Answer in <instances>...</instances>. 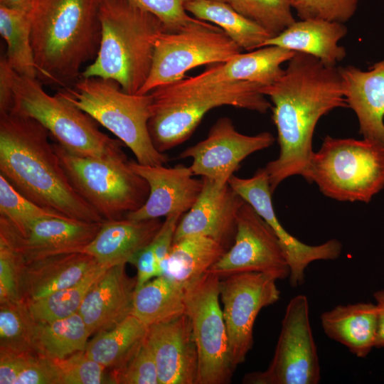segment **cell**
<instances>
[{
	"label": "cell",
	"instance_id": "c3c4849f",
	"mask_svg": "<svg viewBox=\"0 0 384 384\" xmlns=\"http://www.w3.org/2000/svg\"><path fill=\"white\" fill-rule=\"evenodd\" d=\"M33 0H0V6L9 9L29 11Z\"/></svg>",
	"mask_w": 384,
	"mask_h": 384
},
{
	"label": "cell",
	"instance_id": "bcb514c9",
	"mask_svg": "<svg viewBox=\"0 0 384 384\" xmlns=\"http://www.w3.org/2000/svg\"><path fill=\"white\" fill-rule=\"evenodd\" d=\"M13 74L4 55L0 60V114L10 112L14 106Z\"/></svg>",
	"mask_w": 384,
	"mask_h": 384
},
{
	"label": "cell",
	"instance_id": "ffe728a7",
	"mask_svg": "<svg viewBox=\"0 0 384 384\" xmlns=\"http://www.w3.org/2000/svg\"><path fill=\"white\" fill-rule=\"evenodd\" d=\"M146 339L154 357L159 384H196L198 353L186 314L149 326Z\"/></svg>",
	"mask_w": 384,
	"mask_h": 384
},
{
	"label": "cell",
	"instance_id": "5b68a950",
	"mask_svg": "<svg viewBox=\"0 0 384 384\" xmlns=\"http://www.w3.org/2000/svg\"><path fill=\"white\" fill-rule=\"evenodd\" d=\"M247 82H223L184 87L176 82L151 92L153 102L148 127L156 149L162 153L188 140L210 110L231 106L260 113L272 108L259 89Z\"/></svg>",
	"mask_w": 384,
	"mask_h": 384
},
{
	"label": "cell",
	"instance_id": "277c9868",
	"mask_svg": "<svg viewBox=\"0 0 384 384\" xmlns=\"http://www.w3.org/2000/svg\"><path fill=\"white\" fill-rule=\"evenodd\" d=\"M100 21V48L81 77L112 80L125 92L138 94L151 70L156 39L166 31L163 23L128 0H104Z\"/></svg>",
	"mask_w": 384,
	"mask_h": 384
},
{
	"label": "cell",
	"instance_id": "3957f363",
	"mask_svg": "<svg viewBox=\"0 0 384 384\" xmlns=\"http://www.w3.org/2000/svg\"><path fill=\"white\" fill-rule=\"evenodd\" d=\"M104 0H33L28 11L37 79L64 89L92 61L101 41Z\"/></svg>",
	"mask_w": 384,
	"mask_h": 384
},
{
	"label": "cell",
	"instance_id": "f546056e",
	"mask_svg": "<svg viewBox=\"0 0 384 384\" xmlns=\"http://www.w3.org/2000/svg\"><path fill=\"white\" fill-rule=\"evenodd\" d=\"M185 289L170 279L156 277L135 290L132 314L148 326L185 314Z\"/></svg>",
	"mask_w": 384,
	"mask_h": 384
},
{
	"label": "cell",
	"instance_id": "b9f144b4",
	"mask_svg": "<svg viewBox=\"0 0 384 384\" xmlns=\"http://www.w3.org/2000/svg\"><path fill=\"white\" fill-rule=\"evenodd\" d=\"M135 6L157 17L166 31L176 32L192 26L200 19L190 16L186 10L191 0H128Z\"/></svg>",
	"mask_w": 384,
	"mask_h": 384
},
{
	"label": "cell",
	"instance_id": "8fae6325",
	"mask_svg": "<svg viewBox=\"0 0 384 384\" xmlns=\"http://www.w3.org/2000/svg\"><path fill=\"white\" fill-rule=\"evenodd\" d=\"M218 275L207 272L185 289L188 316L198 353L196 384H227L233 372Z\"/></svg>",
	"mask_w": 384,
	"mask_h": 384
},
{
	"label": "cell",
	"instance_id": "d4e9b609",
	"mask_svg": "<svg viewBox=\"0 0 384 384\" xmlns=\"http://www.w3.org/2000/svg\"><path fill=\"white\" fill-rule=\"evenodd\" d=\"M162 223L159 218L105 220L82 251L107 267L132 263L136 255L152 242Z\"/></svg>",
	"mask_w": 384,
	"mask_h": 384
},
{
	"label": "cell",
	"instance_id": "4fadbf2b",
	"mask_svg": "<svg viewBox=\"0 0 384 384\" xmlns=\"http://www.w3.org/2000/svg\"><path fill=\"white\" fill-rule=\"evenodd\" d=\"M277 280L255 272L233 274L220 279V297L234 370L243 363L253 346V327L260 311L279 301Z\"/></svg>",
	"mask_w": 384,
	"mask_h": 384
},
{
	"label": "cell",
	"instance_id": "1f68e13d",
	"mask_svg": "<svg viewBox=\"0 0 384 384\" xmlns=\"http://www.w3.org/2000/svg\"><path fill=\"white\" fill-rule=\"evenodd\" d=\"M90 335L78 312L63 319L36 323V350L40 356L46 358H63L85 351Z\"/></svg>",
	"mask_w": 384,
	"mask_h": 384
},
{
	"label": "cell",
	"instance_id": "d590c367",
	"mask_svg": "<svg viewBox=\"0 0 384 384\" xmlns=\"http://www.w3.org/2000/svg\"><path fill=\"white\" fill-rule=\"evenodd\" d=\"M0 383L55 384V379L48 358L0 351Z\"/></svg>",
	"mask_w": 384,
	"mask_h": 384
},
{
	"label": "cell",
	"instance_id": "6da1fadb",
	"mask_svg": "<svg viewBox=\"0 0 384 384\" xmlns=\"http://www.w3.org/2000/svg\"><path fill=\"white\" fill-rule=\"evenodd\" d=\"M259 90L273 104L280 149L278 158L265 167L273 193L290 176L306 178L317 122L333 110L348 106L338 67L301 52H295L275 82Z\"/></svg>",
	"mask_w": 384,
	"mask_h": 384
},
{
	"label": "cell",
	"instance_id": "8d00e7d4",
	"mask_svg": "<svg viewBox=\"0 0 384 384\" xmlns=\"http://www.w3.org/2000/svg\"><path fill=\"white\" fill-rule=\"evenodd\" d=\"M229 4L272 37L281 33L296 21L290 0H230Z\"/></svg>",
	"mask_w": 384,
	"mask_h": 384
},
{
	"label": "cell",
	"instance_id": "7dc6e473",
	"mask_svg": "<svg viewBox=\"0 0 384 384\" xmlns=\"http://www.w3.org/2000/svg\"><path fill=\"white\" fill-rule=\"evenodd\" d=\"M378 308V330L375 348H384V289L373 294Z\"/></svg>",
	"mask_w": 384,
	"mask_h": 384
},
{
	"label": "cell",
	"instance_id": "8992f818",
	"mask_svg": "<svg viewBox=\"0 0 384 384\" xmlns=\"http://www.w3.org/2000/svg\"><path fill=\"white\" fill-rule=\"evenodd\" d=\"M57 92L115 135L139 164L164 165L169 160L156 149L150 137L151 92L129 94L117 82L96 77H80Z\"/></svg>",
	"mask_w": 384,
	"mask_h": 384
},
{
	"label": "cell",
	"instance_id": "ee69618b",
	"mask_svg": "<svg viewBox=\"0 0 384 384\" xmlns=\"http://www.w3.org/2000/svg\"><path fill=\"white\" fill-rule=\"evenodd\" d=\"M182 215L176 213L165 218L161 227L151 242L159 265L167 257L170 252L174 241L176 228Z\"/></svg>",
	"mask_w": 384,
	"mask_h": 384
},
{
	"label": "cell",
	"instance_id": "d6986e66",
	"mask_svg": "<svg viewBox=\"0 0 384 384\" xmlns=\"http://www.w3.org/2000/svg\"><path fill=\"white\" fill-rule=\"evenodd\" d=\"M201 192L191 208L184 213L177 225L174 241L200 235L212 238L227 249L234 240L238 212L245 201L228 183L220 186L202 177Z\"/></svg>",
	"mask_w": 384,
	"mask_h": 384
},
{
	"label": "cell",
	"instance_id": "44dd1931",
	"mask_svg": "<svg viewBox=\"0 0 384 384\" xmlns=\"http://www.w3.org/2000/svg\"><path fill=\"white\" fill-rule=\"evenodd\" d=\"M19 255V288L21 299L26 303L76 284L99 265L84 251L29 259Z\"/></svg>",
	"mask_w": 384,
	"mask_h": 384
},
{
	"label": "cell",
	"instance_id": "9c48e42d",
	"mask_svg": "<svg viewBox=\"0 0 384 384\" xmlns=\"http://www.w3.org/2000/svg\"><path fill=\"white\" fill-rule=\"evenodd\" d=\"M74 189L105 220L124 218L146 202L149 186L126 159H105L74 154L53 144Z\"/></svg>",
	"mask_w": 384,
	"mask_h": 384
},
{
	"label": "cell",
	"instance_id": "4dcf8cb0",
	"mask_svg": "<svg viewBox=\"0 0 384 384\" xmlns=\"http://www.w3.org/2000/svg\"><path fill=\"white\" fill-rule=\"evenodd\" d=\"M149 326L129 314L116 326L97 333L85 350L88 357L106 368L122 365L145 338Z\"/></svg>",
	"mask_w": 384,
	"mask_h": 384
},
{
	"label": "cell",
	"instance_id": "ac0fdd59",
	"mask_svg": "<svg viewBox=\"0 0 384 384\" xmlns=\"http://www.w3.org/2000/svg\"><path fill=\"white\" fill-rule=\"evenodd\" d=\"M132 169L149 184V193L145 203L125 218L132 220L156 219L188 211L198 199L203 178L193 176L189 166L178 164L144 165L130 161Z\"/></svg>",
	"mask_w": 384,
	"mask_h": 384
},
{
	"label": "cell",
	"instance_id": "f1b7e54d",
	"mask_svg": "<svg viewBox=\"0 0 384 384\" xmlns=\"http://www.w3.org/2000/svg\"><path fill=\"white\" fill-rule=\"evenodd\" d=\"M186 10L195 18L220 27L242 50L262 48L272 36L262 27L239 14L229 3L191 0Z\"/></svg>",
	"mask_w": 384,
	"mask_h": 384
},
{
	"label": "cell",
	"instance_id": "836d02e7",
	"mask_svg": "<svg viewBox=\"0 0 384 384\" xmlns=\"http://www.w3.org/2000/svg\"><path fill=\"white\" fill-rule=\"evenodd\" d=\"M107 268L99 264L76 284L26 303L34 321L49 322L78 312L87 293Z\"/></svg>",
	"mask_w": 384,
	"mask_h": 384
},
{
	"label": "cell",
	"instance_id": "e0dca14e",
	"mask_svg": "<svg viewBox=\"0 0 384 384\" xmlns=\"http://www.w3.org/2000/svg\"><path fill=\"white\" fill-rule=\"evenodd\" d=\"M102 223H89L66 217H46L32 222L20 234L5 218L0 217V236L23 258L29 259L82 251L95 238Z\"/></svg>",
	"mask_w": 384,
	"mask_h": 384
},
{
	"label": "cell",
	"instance_id": "f6af8a7d",
	"mask_svg": "<svg viewBox=\"0 0 384 384\" xmlns=\"http://www.w3.org/2000/svg\"><path fill=\"white\" fill-rule=\"evenodd\" d=\"M132 263L137 270L136 289L161 275L160 265L155 256L151 242L136 255Z\"/></svg>",
	"mask_w": 384,
	"mask_h": 384
},
{
	"label": "cell",
	"instance_id": "7a4b0ae2",
	"mask_svg": "<svg viewBox=\"0 0 384 384\" xmlns=\"http://www.w3.org/2000/svg\"><path fill=\"white\" fill-rule=\"evenodd\" d=\"M50 136L33 118L0 114V174L41 207L77 220L105 221L71 185Z\"/></svg>",
	"mask_w": 384,
	"mask_h": 384
},
{
	"label": "cell",
	"instance_id": "603a6c76",
	"mask_svg": "<svg viewBox=\"0 0 384 384\" xmlns=\"http://www.w3.org/2000/svg\"><path fill=\"white\" fill-rule=\"evenodd\" d=\"M348 107L356 113L359 132L384 146V59L367 70L338 67Z\"/></svg>",
	"mask_w": 384,
	"mask_h": 384
},
{
	"label": "cell",
	"instance_id": "ba28073f",
	"mask_svg": "<svg viewBox=\"0 0 384 384\" xmlns=\"http://www.w3.org/2000/svg\"><path fill=\"white\" fill-rule=\"evenodd\" d=\"M305 179L329 198L368 203L384 187V146L366 139L326 136Z\"/></svg>",
	"mask_w": 384,
	"mask_h": 384
},
{
	"label": "cell",
	"instance_id": "5bb4252c",
	"mask_svg": "<svg viewBox=\"0 0 384 384\" xmlns=\"http://www.w3.org/2000/svg\"><path fill=\"white\" fill-rule=\"evenodd\" d=\"M232 246L208 270L220 278L255 272L277 280L289 276V267L272 228L247 202L240 208Z\"/></svg>",
	"mask_w": 384,
	"mask_h": 384
},
{
	"label": "cell",
	"instance_id": "74e56055",
	"mask_svg": "<svg viewBox=\"0 0 384 384\" xmlns=\"http://www.w3.org/2000/svg\"><path fill=\"white\" fill-rule=\"evenodd\" d=\"M0 217L5 218L21 234L37 219L65 216L33 203L0 174Z\"/></svg>",
	"mask_w": 384,
	"mask_h": 384
},
{
	"label": "cell",
	"instance_id": "30bf717a",
	"mask_svg": "<svg viewBox=\"0 0 384 384\" xmlns=\"http://www.w3.org/2000/svg\"><path fill=\"white\" fill-rule=\"evenodd\" d=\"M242 50L220 27L205 21L176 32L164 31L156 39L151 70L138 94L181 80L191 69L225 62Z\"/></svg>",
	"mask_w": 384,
	"mask_h": 384
},
{
	"label": "cell",
	"instance_id": "f35d334b",
	"mask_svg": "<svg viewBox=\"0 0 384 384\" xmlns=\"http://www.w3.org/2000/svg\"><path fill=\"white\" fill-rule=\"evenodd\" d=\"M48 359L55 384L111 383L106 368L87 356L85 351L60 359Z\"/></svg>",
	"mask_w": 384,
	"mask_h": 384
},
{
	"label": "cell",
	"instance_id": "484cf974",
	"mask_svg": "<svg viewBox=\"0 0 384 384\" xmlns=\"http://www.w3.org/2000/svg\"><path fill=\"white\" fill-rule=\"evenodd\" d=\"M347 32L343 23L299 19L279 35L267 39L262 47L279 46L311 55L328 66H336L346 55L345 48L338 43Z\"/></svg>",
	"mask_w": 384,
	"mask_h": 384
},
{
	"label": "cell",
	"instance_id": "83f0119b",
	"mask_svg": "<svg viewBox=\"0 0 384 384\" xmlns=\"http://www.w3.org/2000/svg\"><path fill=\"white\" fill-rule=\"evenodd\" d=\"M227 250L208 237L181 238L174 242L167 257L161 263V275L186 289L207 273Z\"/></svg>",
	"mask_w": 384,
	"mask_h": 384
},
{
	"label": "cell",
	"instance_id": "9a60e30c",
	"mask_svg": "<svg viewBox=\"0 0 384 384\" xmlns=\"http://www.w3.org/2000/svg\"><path fill=\"white\" fill-rule=\"evenodd\" d=\"M230 188L268 223L277 235L289 267V284L301 286L308 265L317 260H334L342 251V245L331 239L318 245L305 244L292 235L277 219L272 201L269 176L265 168L259 169L250 178L233 175L228 180Z\"/></svg>",
	"mask_w": 384,
	"mask_h": 384
},
{
	"label": "cell",
	"instance_id": "cb8c5ba5",
	"mask_svg": "<svg viewBox=\"0 0 384 384\" xmlns=\"http://www.w3.org/2000/svg\"><path fill=\"white\" fill-rule=\"evenodd\" d=\"M279 46H267L247 53H240L228 60L215 63L203 73L175 82L184 87L223 82L247 81L261 85L275 82L284 73L281 65L294 55Z\"/></svg>",
	"mask_w": 384,
	"mask_h": 384
},
{
	"label": "cell",
	"instance_id": "7bdbcfd3",
	"mask_svg": "<svg viewBox=\"0 0 384 384\" xmlns=\"http://www.w3.org/2000/svg\"><path fill=\"white\" fill-rule=\"evenodd\" d=\"M19 253L0 236V302L21 301Z\"/></svg>",
	"mask_w": 384,
	"mask_h": 384
},
{
	"label": "cell",
	"instance_id": "d6a6232c",
	"mask_svg": "<svg viewBox=\"0 0 384 384\" xmlns=\"http://www.w3.org/2000/svg\"><path fill=\"white\" fill-rule=\"evenodd\" d=\"M0 33L6 43L4 56L11 68L37 78L28 11L0 6Z\"/></svg>",
	"mask_w": 384,
	"mask_h": 384
},
{
	"label": "cell",
	"instance_id": "60d3db41",
	"mask_svg": "<svg viewBox=\"0 0 384 384\" xmlns=\"http://www.w3.org/2000/svg\"><path fill=\"white\" fill-rule=\"evenodd\" d=\"M301 20H324L345 23L355 14L358 0H290Z\"/></svg>",
	"mask_w": 384,
	"mask_h": 384
},
{
	"label": "cell",
	"instance_id": "7402d4cb",
	"mask_svg": "<svg viewBox=\"0 0 384 384\" xmlns=\"http://www.w3.org/2000/svg\"><path fill=\"white\" fill-rule=\"evenodd\" d=\"M136 286L137 278L127 275L125 264L107 268L78 310L91 334L116 326L132 314Z\"/></svg>",
	"mask_w": 384,
	"mask_h": 384
},
{
	"label": "cell",
	"instance_id": "e575fe53",
	"mask_svg": "<svg viewBox=\"0 0 384 384\" xmlns=\"http://www.w3.org/2000/svg\"><path fill=\"white\" fill-rule=\"evenodd\" d=\"M36 321L23 300L0 302V351L39 355Z\"/></svg>",
	"mask_w": 384,
	"mask_h": 384
},
{
	"label": "cell",
	"instance_id": "2e32d148",
	"mask_svg": "<svg viewBox=\"0 0 384 384\" xmlns=\"http://www.w3.org/2000/svg\"><path fill=\"white\" fill-rule=\"evenodd\" d=\"M274 142V137L270 132L245 135L235 129L231 119L222 117L210 127L206 139L186 149L178 156L192 159L189 168L194 176L223 186L228 183L242 161Z\"/></svg>",
	"mask_w": 384,
	"mask_h": 384
},
{
	"label": "cell",
	"instance_id": "681fc988",
	"mask_svg": "<svg viewBox=\"0 0 384 384\" xmlns=\"http://www.w3.org/2000/svg\"><path fill=\"white\" fill-rule=\"evenodd\" d=\"M216 1H224V2H227V3H229V1H230V0H216Z\"/></svg>",
	"mask_w": 384,
	"mask_h": 384
},
{
	"label": "cell",
	"instance_id": "4316f807",
	"mask_svg": "<svg viewBox=\"0 0 384 384\" xmlns=\"http://www.w3.org/2000/svg\"><path fill=\"white\" fill-rule=\"evenodd\" d=\"M320 319L326 335L356 357L363 358L375 348L378 330L375 304L338 305L323 312Z\"/></svg>",
	"mask_w": 384,
	"mask_h": 384
},
{
	"label": "cell",
	"instance_id": "52a82bcc",
	"mask_svg": "<svg viewBox=\"0 0 384 384\" xmlns=\"http://www.w3.org/2000/svg\"><path fill=\"white\" fill-rule=\"evenodd\" d=\"M13 89L11 112L36 119L67 151L105 159L127 158L120 140L101 132L94 119L58 92L49 95L37 78L14 70Z\"/></svg>",
	"mask_w": 384,
	"mask_h": 384
},
{
	"label": "cell",
	"instance_id": "7c38bea8",
	"mask_svg": "<svg viewBox=\"0 0 384 384\" xmlns=\"http://www.w3.org/2000/svg\"><path fill=\"white\" fill-rule=\"evenodd\" d=\"M321 368L309 320L307 297L299 294L289 302L282 321L274 353L263 371L245 375L247 384H317Z\"/></svg>",
	"mask_w": 384,
	"mask_h": 384
},
{
	"label": "cell",
	"instance_id": "ab89813d",
	"mask_svg": "<svg viewBox=\"0 0 384 384\" xmlns=\"http://www.w3.org/2000/svg\"><path fill=\"white\" fill-rule=\"evenodd\" d=\"M111 383L159 384L153 353L146 337L132 356L110 373Z\"/></svg>",
	"mask_w": 384,
	"mask_h": 384
}]
</instances>
